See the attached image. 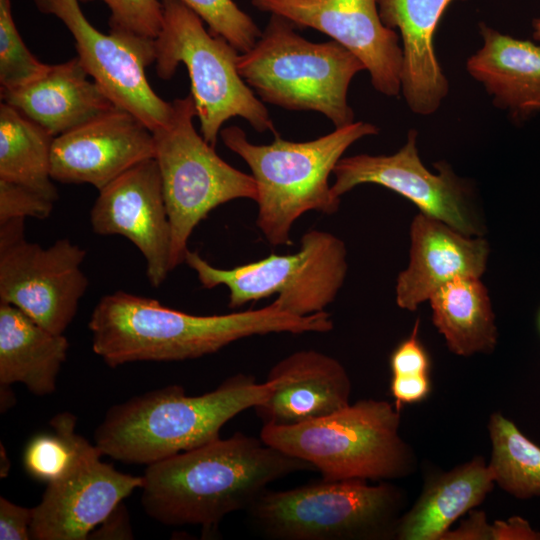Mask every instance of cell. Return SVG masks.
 I'll return each instance as SVG.
<instances>
[{
    "mask_svg": "<svg viewBox=\"0 0 540 540\" xmlns=\"http://www.w3.org/2000/svg\"><path fill=\"white\" fill-rule=\"evenodd\" d=\"M251 3L296 27L312 28L330 36L362 61L379 93L392 97L401 92L402 46L397 32L382 23L377 0H251Z\"/></svg>",
    "mask_w": 540,
    "mask_h": 540,
    "instance_id": "14",
    "label": "cell"
},
{
    "mask_svg": "<svg viewBox=\"0 0 540 540\" xmlns=\"http://www.w3.org/2000/svg\"><path fill=\"white\" fill-rule=\"evenodd\" d=\"M428 301L433 324L452 353L467 357L494 351L498 341L495 314L480 278H455Z\"/></svg>",
    "mask_w": 540,
    "mask_h": 540,
    "instance_id": "25",
    "label": "cell"
},
{
    "mask_svg": "<svg viewBox=\"0 0 540 540\" xmlns=\"http://www.w3.org/2000/svg\"><path fill=\"white\" fill-rule=\"evenodd\" d=\"M454 0H377L382 23L397 29L403 51L401 92L418 115L435 113L449 93V82L434 48L435 31Z\"/></svg>",
    "mask_w": 540,
    "mask_h": 540,
    "instance_id": "20",
    "label": "cell"
},
{
    "mask_svg": "<svg viewBox=\"0 0 540 540\" xmlns=\"http://www.w3.org/2000/svg\"><path fill=\"white\" fill-rule=\"evenodd\" d=\"M89 77L76 56L26 85L0 91L1 100L57 137L118 108Z\"/></svg>",
    "mask_w": 540,
    "mask_h": 540,
    "instance_id": "21",
    "label": "cell"
},
{
    "mask_svg": "<svg viewBox=\"0 0 540 540\" xmlns=\"http://www.w3.org/2000/svg\"><path fill=\"white\" fill-rule=\"evenodd\" d=\"M49 67L25 45L14 22L11 0H0V91L26 85Z\"/></svg>",
    "mask_w": 540,
    "mask_h": 540,
    "instance_id": "29",
    "label": "cell"
},
{
    "mask_svg": "<svg viewBox=\"0 0 540 540\" xmlns=\"http://www.w3.org/2000/svg\"><path fill=\"white\" fill-rule=\"evenodd\" d=\"M276 385L238 373L199 396H187L180 385L146 392L107 411L95 445L115 460L150 465L220 438L230 419L264 402Z\"/></svg>",
    "mask_w": 540,
    "mask_h": 540,
    "instance_id": "3",
    "label": "cell"
},
{
    "mask_svg": "<svg viewBox=\"0 0 540 540\" xmlns=\"http://www.w3.org/2000/svg\"><path fill=\"white\" fill-rule=\"evenodd\" d=\"M94 445L64 477L47 484L33 508L31 539L85 540L135 489L143 476L116 470L101 461Z\"/></svg>",
    "mask_w": 540,
    "mask_h": 540,
    "instance_id": "16",
    "label": "cell"
},
{
    "mask_svg": "<svg viewBox=\"0 0 540 540\" xmlns=\"http://www.w3.org/2000/svg\"><path fill=\"white\" fill-rule=\"evenodd\" d=\"M441 540H492V524L484 511L471 510L456 529H449Z\"/></svg>",
    "mask_w": 540,
    "mask_h": 540,
    "instance_id": "36",
    "label": "cell"
},
{
    "mask_svg": "<svg viewBox=\"0 0 540 540\" xmlns=\"http://www.w3.org/2000/svg\"><path fill=\"white\" fill-rule=\"evenodd\" d=\"M540 533L533 530L521 517L496 520L492 523V540H539Z\"/></svg>",
    "mask_w": 540,
    "mask_h": 540,
    "instance_id": "38",
    "label": "cell"
},
{
    "mask_svg": "<svg viewBox=\"0 0 540 540\" xmlns=\"http://www.w3.org/2000/svg\"><path fill=\"white\" fill-rule=\"evenodd\" d=\"M77 417L70 412L54 416L52 434L33 437L24 451L27 473L48 483L64 477L94 445L76 432Z\"/></svg>",
    "mask_w": 540,
    "mask_h": 540,
    "instance_id": "28",
    "label": "cell"
},
{
    "mask_svg": "<svg viewBox=\"0 0 540 540\" xmlns=\"http://www.w3.org/2000/svg\"><path fill=\"white\" fill-rule=\"evenodd\" d=\"M54 136L16 108L0 104V179L25 186L55 202L51 177Z\"/></svg>",
    "mask_w": 540,
    "mask_h": 540,
    "instance_id": "26",
    "label": "cell"
},
{
    "mask_svg": "<svg viewBox=\"0 0 540 540\" xmlns=\"http://www.w3.org/2000/svg\"><path fill=\"white\" fill-rule=\"evenodd\" d=\"M196 13L208 30L225 38L240 53L251 49L262 30L233 0H179Z\"/></svg>",
    "mask_w": 540,
    "mask_h": 540,
    "instance_id": "30",
    "label": "cell"
},
{
    "mask_svg": "<svg viewBox=\"0 0 540 540\" xmlns=\"http://www.w3.org/2000/svg\"><path fill=\"white\" fill-rule=\"evenodd\" d=\"M34 3L39 12L65 25L84 69L118 108L133 114L152 132L169 122L173 103L157 95L145 73L155 60L154 40L100 32L85 17L79 0Z\"/></svg>",
    "mask_w": 540,
    "mask_h": 540,
    "instance_id": "13",
    "label": "cell"
},
{
    "mask_svg": "<svg viewBox=\"0 0 540 540\" xmlns=\"http://www.w3.org/2000/svg\"><path fill=\"white\" fill-rule=\"evenodd\" d=\"M404 496L381 481L341 479L266 490L246 511L253 525L276 540H375L394 538Z\"/></svg>",
    "mask_w": 540,
    "mask_h": 540,
    "instance_id": "8",
    "label": "cell"
},
{
    "mask_svg": "<svg viewBox=\"0 0 540 540\" xmlns=\"http://www.w3.org/2000/svg\"><path fill=\"white\" fill-rule=\"evenodd\" d=\"M305 470L314 468L237 432L147 465L141 503L162 524L210 527L247 511L274 481Z\"/></svg>",
    "mask_w": 540,
    "mask_h": 540,
    "instance_id": "2",
    "label": "cell"
},
{
    "mask_svg": "<svg viewBox=\"0 0 540 540\" xmlns=\"http://www.w3.org/2000/svg\"><path fill=\"white\" fill-rule=\"evenodd\" d=\"M97 0H79L88 3ZM110 10V32L130 38L155 40L163 22L159 0H99Z\"/></svg>",
    "mask_w": 540,
    "mask_h": 540,
    "instance_id": "31",
    "label": "cell"
},
{
    "mask_svg": "<svg viewBox=\"0 0 540 540\" xmlns=\"http://www.w3.org/2000/svg\"><path fill=\"white\" fill-rule=\"evenodd\" d=\"M172 103L169 122L153 131L171 226V271L184 262L193 230L210 211L235 199L256 201L258 196L253 176L225 162L195 130L192 95Z\"/></svg>",
    "mask_w": 540,
    "mask_h": 540,
    "instance_id": "9",
    "label": "cell"
},
{
    "mask_svg": "<svg viewBox=\"0 0 540 540\" xmlns=\"http://www.w3.org/2000/svg\"><path fill=\"white\" fill-rule=\"evenodd\" d=\"M376 125L357 121L314 140L295 142L277 133L268 145L251 143L244 130L220 131L224 145L249 166L258 196L256 224L273 246L290 245V230L308 211L335 214L340 206L329 176L345 151L363 137L378 134Z\"/></svg>",
    "mask_w": 540,
    "mask_h": 540,
    "instance_id": "4",
    "label": "cell"
},
{
    "mask_svg": "<svg viewBox=\"0 0 540 540\" xmlns=\"http://www.w3.org/2000/svg\"><path fill=\"white\" fill-rule=\"evenodd\" d=\"M24 220L0 224V302L63 334L88 288L81 269L86 251L68 238L47 248L29 242L24 237Z\"/></svg>",
    "mask_w": 540,
    "mask_h": 540,
    "instance_id": "11",
    "label": "cell"
},
{
    "mask_svg": "<svg viewBox=\"0 0 540 540\" xmlns=\"http://www.w3.org/2000/svg\"><path fill=\"white\" fill-rule=\"evenodd\" d=\"M267 378L273 393L254 407L263 425L290 426L330 415L350 404L352 384L344 366L313 349L298 350L277 362Z\"/></svg>",
    "mask_w": 540,
    "mask_h": 540,
    "instance_id": "19",
    "label": "cell"
},
{
    "mask_svg": "<svg viewBox=\"0 0 540 540\" xmlns=\"http://www.w3.org/2000/svg\"><path fill=\"white\" fill-rule=\"evenodd\" d=\"M410 260L396 282V303L415 311L441 286L458 277L480 278L486 270L488 242L465 235L422 212L410 227Z\"/></svg>",
    "mask_w": 540,
    "mask_h": 540,
    "instance_id": "18",
    "label": "cell"
},
{
    "mask_svg": "<svg viewBox=\"0 0 540 540\" xmlns=\"http://www.w3.org/2000/svg\"><path fill=\"white\" fill-rule=\"evenodd\" d=\"M494 485L493 472L482 456L429 474L418 499L399 517L394 538L441 540L455 521L485 500Z\"/></svg>",
    "mask_w": 540,
    "mask_h": 540,
    "instance_id": "23",
    "label": "cell"
},
{
    "mask_svg": "<svg viewBox=\"0 0 540 540\" xmlns=\"http://www.w3.org/2000/svg\"><path fill=\"white\" fill-rule=\"evenodd\" d=\"M68 349L63 334L0 302V384L22 383L35 395L52 394Z\"/></svg>",
    "mask_w": 540,
    "mask_h": 540,
    "instance_id": "24",
    "label": "cell"
},
{
    "mask_svg": "<svg viewBox=\"0 0 540 540\" xmlns=\"http://www.w3.org/2000/svg\"><path fill=\"white\" fill-rule=\"evenodd\" d=\"M487 427L495 484L519 499L540 496V447L500 413L490 416Z\"/></svg>",
    "mask_w": 540,
    "mask_h": 540,
    "instance_id": "27",
    "label": "cell"
},
{
    "mask_svg": "<svg viewBox=\"0 0 540 540\" xmlns=\"http://www.w3.org/2000/svg\"><path fill=\"white\" fill-rule=\"evenodd\" d=\"M538 328H539V331H540V311H539V314H538Z\"/></svg>",
    "mask_w": 540,
    "mask_h": 540,
    "instance_id": "42",
    "label": "cell"
},
{
    "mask_svg": "<svg viewBox=\"0 0 540 540\" xmlns=\"http://www.w3.org/2000/svg\"><path fill=\"white\" fill-rule=\"evenodd\" d=\"M399 429L396 406L361 399L304 423L263 425L260 438L310 464L324 479L381 482L406 477L415 469V455Z\"/></svg>",
    "mask_w": 540,
    "mask_h": 540,
    "instance_id": "6",
    "label": "cell"
},
{
    "mask_svg": "<svg viewBox=\"0 0 540 540\" xmlns=\"http://www.w3.org/2000/svg\"><path fill=\"white\" fill-rule=\"evenodd\" d=\"M418 132L408 131L405 144L392 155L358 154L342 157L334 168L333 193L337 197L361 184L383 186L410 200L420 212L468 236H482L470 182L459 177L445 161L432 173L422 163Z\"/></svg>",
    "mask_w": 540,
    "mask_h": 540,
    "instance_id": "12",
    "label": "cell"
},
{
    "mask_svg": "<svg viewBox=\"0 0 540 540\" xmlns=\"http://www.w3.org/2000/svg\"><path fill=\"white\" fill-rule=\"evenodd\" d=\"M419 321H416L412 333L391 353L390 368L392 375L429 374L430 358L418 338Z\"/></svg>",
    "mask_w": 540,
    "mask_h": 540,
    "instance_id": "33",
    "label": "cell"
},
{
    "mask_svg": "<svg viewBox=\"0 0 540 540\" xmlns=\"http://www.w3.org/2000/svg\"><path fill=\"white\" fill-rule=\"evenodd\" d=\"M296 28L270 14L254 46L238 56L240 76L262 102L321 113L335 128L353 123L348 89L365 65L338 42H312Z\"/></svg>",
    "mask_w": 540,
    "mask_h": 540,
    "instance_id": "5",
    "label": "cell"
},
{
    "mask_svg": "<svg viewBox=\"0 0 540 540\" xmlns=\"http://www.w3.org/2000/svg\"><path fill=\"white\" fill-rule=\"evenodd\" d=\"M390 390L397 409H400L402 404L420 402L431 391L429 374L392 375Z\"/></svg>",
    "mask_w": 540,
    "mask_h": 540,
    "instance_id": "35",
    "label": "cell"
},
{
    "mask_svg": "<svg viewBox=\"0 0 540 540\" xmlns=\"http://www.w3.org/2000/svg\"><path fill=\"white\" fill-rule=\"evenodd\" d=\"M90 223L95 233L124 236L138 248L152 287H159L171 272V226L155 158L133 166L101 189Z\"/></svg>",
    "mask_w": 540,
    "mask_h": 540,
    "instance_id": "15",
    "label": "cell"
},
{
    "mask_svg": "<svg viewBox=\"0 0 540 540\" xmlns=\"http://www.w3.org/2000/svg\"><path fill=\"white\" fill-rule=\"evenodd\" d=\"M33 508L19 506L3 496L0 497V539H31Z\"/></svg>",
    "mask_w": 540,
    "mask_h": 540,
    "instance_id": "34",
    "label": "cell"
},
{
    "mask_svg": "<svg viewBox=\"0 0 540 540\" xmlns=\"http://www.w3.org/2000/svg\"><path fill=\"white\" fill-rule=\"evenodd\" d=\"M482 46L466 70L482 84L492 103L515 123L540 113V45L479 23Z\"/></svg>",
    "mask_w": 540,
    "mask_h": 540,
    "instance_id": "22",
    "label": "cell"
},
{
    "mask_svg": "<svg viewBox=\"0 0 540 540\" xmlns=\"http://www.w3.org/2000/svg\"><path fill=\"white\" fill-rule=\"evenodd\" d=\"M0 387V408L1 412H5L14 405L16 399L13 391L10 389V385L0 384Z\"/></svg>",
    "mask_w": 540,
    "mask_h": 540,
    "instance_id": "39",
    "label": "cell"
},
{
    "mask_svg": "<svg viewBox=\"0 0 540 540\" xmlns=\"http://www.w3.org/2000/svg\"><path fill=\"white\" fill-rule=\"evenodd\" d=\"M154 157L153 132L133 114L117 108L54 138L51 177L66 184H90L100 191Z\"/></svg>",
    "mask_w": 540,
    "mask_h": 540,
    "instance_id": "17",
    "label": "cell"
},
{
    "mask_svg": "<svg viewBox=\"0 0 540 540\" xmlns=\"http://www.w3.org/2000/svg\"><path fill=\"white\" fill-rule=\"evenodd\" d=\"M95 354L110 367L136 361H183L219 351L242 338L270 333H325L326 311L297 316L273 303L222 315H193L125 291L103 296L89 319Z\"/></svg>",
    "mask_w": 540,
    "mask_h": 540,
    "instance_id": "1",
    "label": "cell"
},
{
    "mask_svg": "<svg viewBox=\"0 0 540 540\" xmlns=\"http://www.w3.org/2000/svg\"><path fill=\"white\" fill-rule=\"evenodd\" d=\"M93 539H131L133 538L129 516L125 506L120 503L90 534Z\"/></svg>",
    "mask_w": 540,
    "mask_h": 540,
    "instance_id": "37",
    "label": "cell"
},
{
    "mask_svg": "<svg viewBox=\"0 0 540 540\" xmlns=\"http://www.w3.org/2000/svg\"><path fill=\"white\" fill-rule=\"evenodd\" d=\"M346 247L337 236L321 230L306 232L295 253L271 254L231 269L212 266L198 252L188 250L184 262L204 288L229 290L228 306L277 295V308L297 316L325 311L342 288L347 274Z\"/></svg>",
    "mask_w": 540,
    "mask_h": 540,
    "instance_id": "10",
    "label": "cell"
},
{
    "mask_svg": "<svg viewBox=\"0 0 540 540\" xmlns=\"http://www.w3.org/2000/svg\"><path fill=\"white\" fill-rule=\"evenodd\" d=\"M10 461L8 460V457L6 455V451L1 443V469H0V474H1V477H6L8 472H9V469H10Z\"/></svg>",
    "mask_w": 540,
    "mask_h": 540,
    "instance_id": "40",
    "label": "cell"
},
{
    "mask_svg": "<svg viewBox=\"0 0 540 540\" xmlns=\"http://www.w3.org/2000/svg\"><path fill=\"white\" fill-rule=\"evenodd\" d=\"M160 1L163 22L154 40L155 70L159 78L168 80L180 64L186 67L203 138L215 147L222 125L234 117L245 119L259 133L276 135L264 103L238 72L240 52L207 30L203 20L179 0Z\"/></svg>",
    "mask_w": 540,
    "mask_h": 540,
    "instance_id": "7",
    "label": "cell"
},
{
    "mask_svg": "<svg viewBox=\"0 0 540 540\" xmlns=\"http://www.w3.org/2000/svg\"><path fill=\"white\" fill-rule=\"evenodd\" d=\"M532 37L535 41L540 42V16L532 21Z\"/></svg>",
    "mask_w": 540,
    "mask_h": 540,
    "instance_id": "41",
    "label": "cell"
},
{
    "mask_svg": "<svg viewBox=\"0 0 540 540\" xmlns=\"http://www.w3.org/2000/svg\"><path fill=\"white\" fill-rule=\"evenodd\" d=\"M54 202L20 184L0 179V224L12 219L50 216Z\"/></svg>",
    "mask_w": 540,
    "mask_h": 540,
    "instance_id": "32",
    "label": "cell"
}]
</instances>
